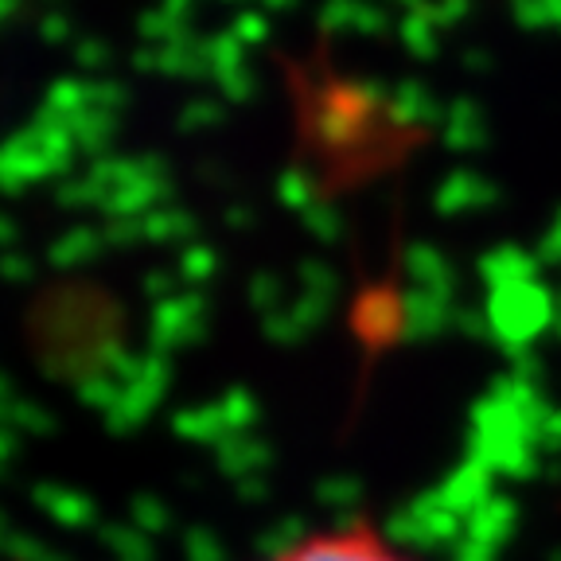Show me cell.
Listing matches in <instances>:
<instances>
[{"instance_id":"cell-1","label":"cell","mask_w":561,"mask_h":561,"mask_svg":"<svg viewBox=\"0 0 561 561\" xmlns=\"http://www.w3.org/2000/svg\"><path fill=\"white\" fill-rule=\"evenodd\" d=\"M270 561H417L398 550L390 538H382L375 526H340V530H320L289 550L273 553Z\"/></svg>"}]
</instances>
